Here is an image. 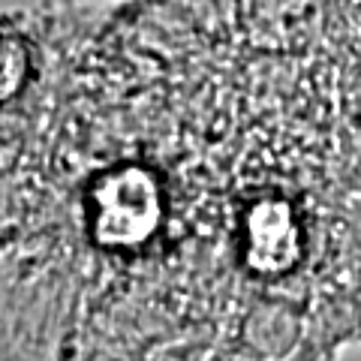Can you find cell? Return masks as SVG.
<instances>
[{
  "mask_svg": "<svg viewBox=\"0 0 361 361\" xmlns=\"http://www.w3.org/2000/svg\"><path fill=\"white\" fill-rule=\"evenodd\" d=\"M0 262L54 361H331L361 341V82L292 0H133L39 61Z\"/></svg>",
  "mask_w": 361,
  "mask_h": 361,
  "instance_id": "cell-1",
  "label": "cell"
},
{
  "mask_svg": "<svg viewBox=\"0 0 361 361\" xmlns=\"http://www.w3.org/2000/svg\"><path fill=\"white\" fill-rule=\"evenodd\" d=\"M33 70V39L16 21L0 18V106L25 90Z\"/></svg>",
  "mask_w": 361,
  "mask_h": 361,
  "instance_id": "cell-2",
  "label": "cell"
}]
</instances>
